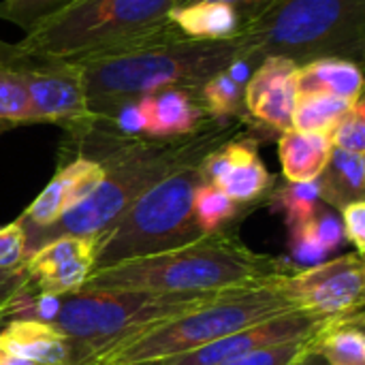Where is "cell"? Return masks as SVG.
I'll list each match as a JSON object with an SVG mask.
<instances>
[{
	"instance_id": "29",
	"label": "cell",
	"mask_w": 365,
	"mask_h": 365,
	"mask_svg": "<svg viewBox=\"0 0 365 365\" xmlns=\"http://www.w3.org/2000/svg\"><path fill=\"white\" fill-rule=\"evenodd\" d=\"M73 2L75 0H0V19L30 32Z\"/></svg>"
},
{
	"instance_id": "19",
	"label": "cell",
	"mask_w": 365,
	"mask_h": 365,
	"mask_svg": "<svg viewBox=\"0 0 365 365\" xmlns=\"http://www.w3.org/2000/svg\"><path fill=\"white\" fill-rule=\"evenodd\" d=\"M331 141L327 133H304L289 128L278 137V158L287 182H317L329 156Z\"/></svg>"
},
{
	"instance_id": "21",
	"label": "cell",
	"mask_w": 365,
	"mask_h": 365,
	"mask_svg": "<svg viewBox=\"0 0 365 365\" xmlns=\"http://www.w3.org/2000/svg\"><path fill=\"white\" fill-rule=\"evenodd\" d=\"M317 184L321 201L336 207L338 212L349 203L364 201L365 154H353L334 148Z\"/></svg>"
},
{
	"instance_id": "11",
	"label": "cell",
	"mask_w": 365,
	"mask_h": 365,
	"mask_svg": "<svg viewBox=\"0 0 365 365\" xmlns=\"http://www.w3.org/2000/svg\"><path fill=\"white\" fill-rule=\"evenodd\" d=\"M331 321L334 319L314 317L304 310H291V312L265 319L246 329H240L235 334H229V336H225L216 342H210L201 349H195L190 353L150 365H225L244 357V355L269 349V346L314 338Z\"/></svg>"
},
{
	"instance_id": "1",
	"label": "cell",
	"mask_w": 365,
	"mask_h": 365,
	"mask_svg": "<svg viewBox=\"0 0 365 365\" xmlns=\"http://www.w3.org/2000/svg\"><path fill=\"white\" fill-rule=\"evenodd\" d=\"M252 120L235 122H210L195 135L180 139H115L105 128L94 124L88 137L107 143V150L96 156L105 167V178L98 188L60 220L49 227L26 231L28 255L45 242L56 237H101L107 233L122 214L156 182L169 173L201 163L207 154L218 150L222 143L252 133Z\"/></svg>"
},
{
	"instance_id": "33",
	"label": "cell",
	"mask_w": 365,
	"mask_h": 365,
	"mask_svg": "<svg viewBox=\"0 0 365 365\" xmlns=\"http://www.w3.org/2000/svg\"><path fill=\"white\" fill-rule=\"evenodd\" d=\"M28 259L26 231L19 220L0 227V269H13Z\"/></svg>"
},
{
	"instance_id": "36",
	"label": "cell",
	"mask_w": 365,
	"mask_h": 365,
	"mask_svg": "<svg viewBox=\"0 0 365 365\" xmlns=\"http://www.w3.org/2000/svg\"><path fill=\"white\" fill-rule=\"evenodd\" d=\"M317 340V338H314ZM293 365H329L325 359H323V355L317 351V346H314V342L304 351V355L295 361Z\"/></svg>"
},
{
	"instance_id": "2",
	"label": "cell",
	"mask_w": 365,
	"mask_h": 365,
	"mask_svg": "<svg viewBox=\"0 0 365 365\" xmlns=\"http://www.w3.org/2000/svg\"><path fill=\"white\" fill-rule=\"evenodd\" d=\"M237 58H242L237 38H188L167 19L77 64L83 68L88 107L96 120H103L115 107L163 88H182L199 101L203 83Z\"/></svg>"
},
{
	"instance_id": "35",
	"label": "cell",
	"mask_w": 365,
	"mask_h": 365,
	"mask_svg": "<svg viewBox=\"0 0 365 365\" xmlns=\"http://www.w3.org/2000/svg\"><path fill=\"white\" fill-rule=\"evenodd\" d=\"M190 2H201V0H178L175 6H180V4H190ZM210 2H225V4H231L233 9H237V11L244 15V19H248V17H252L255 13H259L261 9H265L267 4H272L274 0H210Z\"/></svg>"
},
{
	"instance_id": "5",
	"label": "cell",
	"mask_w": 365,
	"mask_h": 365,
	"mask_svg": "<svg viewBox=\"0 0 365 365\" xmlns=\"http://www.w3.org/2000/svg\"><path fill=\"white\" fill-rule=\"evenodd\" d=\"M289 276L291 274H282L257 284L222 291L205 306L163 325H156L122 344H115L94 355L88 364H160L216 342L229 334L257 325L265 319L299 310L289 289Z\"/></svg>"
},
{
	"instance_id": "7",
	"label": "cell",
	"mask_w": 365,
	"mask_h": 365,
	"mask_svg": "<svg viewBox=\"0 0 365 365\" xmlns=\"http://www.w3.org/2000/svg\"><path fill=\"white\" fill-rule=\"evenodd\" d=\"M203 182L201 163H197L148 188L107 233L96 237V267L152 257L201 240L205 233L195 220L192 197Z\"/></svg>"
},
{
	"instance_id": "30",
	"label": "cell",
	"mask_w": 365,
	"mask_h": 365,
	"mask_svg": "<svg viewBox=\"0 0 365 365\" xmlns=\"http://www.w3.org/2000/svg\"><path fill=\"white\" fill-rule=\"evenodd\" d=\"M34 297V291L30 289V278L26 274V267H13V269H0V321L6 317H17Z\"/></svg>"
},
{
	"instance_id": "32",
	"label": "cell",
	"mask_w": 365,
	"mask_h": 365,
	"mask_svg": "<svg viewBox=\"0 0 365 365\" xmlns=\"http://www.w3.org/2000/svg\"><path fill=\"white\" fill-rule=\"evenodd\" d=\"M317 338V336H314ZM314 338L308 340H297V342H289V344H278V346H269L250 355H244L235 361H229L225 365H293L304 351L314 342Z\"/></svg>"
},
{
	"instance_id": "13",
	"label": "cell",
	"mask_w": 365,
	"mask_h": 365,
	"mask_svg": "<svg viewBox=\"0 0 365 365\" xmlns=\"http://www.w3.org/2000/svg\"><path fill=\"white\" fill-rule=\"evenodd\" d=\"M203 180L220 188L235 203H250L265 195L272 175L259 156V139L252 133L222 143L201 160Z\"/></svg>"
},
{
	"instance_id": "6",
	"label": "cell",
	"mask_w": 365,
	"mask_h": 365,
	"mask_svg": "<svg viewBox=\"0 0 365 365\" xmlns=\"http://www.w3.org/2000/svg\"><path fill=\"white\" fill-rule=\"evenodd\" d=\"M218 293L152 295L81 289L58 297V308L49 325L71 340L77 357L86 364L115 344L205 306Z\"/></svg>"
},
{
	"instance_id": "16",
	"label": "cell",
	"mask_w": 365,
	"mask_h": 365,
	"mask_svg": "<svg viewBox=\"0 0 365 365\" xmlns=\"http://www.w3.org/2000/svg\"><path fill=\"white\" fill-rule=\"evenodd\" d=\"M145 118V139L167 141L199 133L210 122L199 101L182 88H163L139 98Z\"/></svg>"
},
{
	"instance_id": "22",
	"label": "cell",
	"mask_w": 365,
	"mask_h": 365,
	"mask_svg": "<svg viewBox=\"0 0 365 365\" xmlns=\"http://www.w3.org/2000/svg\"><path fill=\"white\" fill-rule=\"evenodd\" d=\"M19 62V45L0 38V135L17 126L32 124L30 98L21 77Z\"/></svg>"
},
{
	"instance_id": "12",
	"label": "cell",
	"mask_w": 365,
	"mask_h": 365,
	"mask_svg": "<svg viewBox=\"0 0 365 365\" xmlns=\"http://www.w3.org/2000/svg\"><path fill=\"white\" fill-rule=\"evenodd\" d=\"M34 295L64 297L83 289L96 267V237L64 235L45 242L24 261Z\"/></svg>"
},
{
	"instance_id": "4",
	"label": "cell",
	"mask_w": 365,
	"mask_h": 365,
	"mask_svg": "<svg viewBox=\"0 0 365 365\" xmlns=\"http://www.w3.org/2000/svg\"><path fill=\"white\" fill-rule=\"evenodd\" d=\"M252 68L276 56L297 66L342 58L364 66L365 0H274L235 36Z\"/></svg>"
},
{
	"instance_id": "20",
	"label": "cell",
	"mask_w": 365,
	"mask_h": 365,
	"mask_svg": "<svg viewBox=\"0 0 365 365\" xmlns=\"http://www.w3.org/2000/svg\"><path fill=\"white\" fill-rule=\"evenodd\" d=\"M331 94L355 103L364 96L361 66L342 58H323L297 68V94Z\"/></svg>"
},
{
	"instance_id": "26",
	"label": "cell",
	"mask_w": 365,
	"mask_h": 365,
	"mask_svg": "<svg viewBox=\"0 0 365 365\" xmlns=\"http://www.w3.org/2000/svg\"><path fill=\"white\" fill-rule=\"evenodd\" d=\"M276 203L284 212L287 225L291 229V240H293L302 233V229L314 218V214L321 207L319 184L317 182H306V184L289 182L284 188L276 192Z\"/></svg>"
},
{
	"instance_id": "25",
	"label": "cell",
	"mask_w": 365,
	"mask_h": 365,
	"mask_svg": "<svg viewBox=\"0 0 365 365\" xmlns=\"http://www.w3.org/2000/svg\"><path fill=\"white\" fill-rule=\"evenodd\" d=\"M353 107V103L331 94H297L293 126L304 133H329Z\"/></svg>"
},
{
	"instance_id": "9",
	"label": "cell",
	"mask_w": 365,
	"mask_h": 365,
	"mask_svg": "<svg viewBox=\"0 0 365 365\" xmlns=\"http://www.w3.org/2000/svg\"><path fill=\"white\" fill-rule=\"evenodd\" d=\"M19 68L30 98L32 124H56L66 130L75 145L83 141L96 124V115L88 107L83 68L56 56L24 49Z\"/></svg>"
},
{
	"instance_id": "3",
	"label": "cell",
	"mask_w": 365,
	"mask_h": 365,
	"mask_svg": "<svg viewBox=\"0 0 365 365\" xmlns=\"http://www.w3.org/2000/svg\"><path fill=\"white\" fill-rule=\"evenodd\" d=\"M282 274L289 272L278 259L259 255L233 235L218 231L182 248L96 267L83 289L197 295L248 287Z\"/></svg>"
},
{
	"instance_id": "27",
	"label": "cell",
	"mask_w": 365,
	"mask_h": 365,
	"mask_svg": "<svg viewBox=\"0 0 365 365\" xmlns=\"http://www.w3.org/2000/svg\"><path fill=\"white\" fill-rule=\"evenodd\" d=\"M237 205L240 203L231 201L220 188L207 184V182H203L195 190V197H192V214H195L199 229L205 235L222 231V227L235 216Z\"/></svg>"
},
{
	"instance_id": "14",
	"label": "cell",
	"mask_w": 365,
	"mask_h": 365,
	"mask_svg": "<svg viewBox=\"0 0 365 365\" xmlns=\"http://www.w3.org/2000/svg\"><path fill=\"white\" fill-rule=\"evenodd\" d=\"M297 64L287 58H263L244 88V105L255 122L269 133H284L293 126L297 101Z\"/></svg>"
},
{
	"instance_id": "15",
	"label": "cell",
	"mask_w": 365,
	"mask_h": 365,
	"mask_svg": "<svg viewBox=\"0 0 365 365\" xmlns=\"http://www.w3.org/2000/svg\"><path fill=\"white\" fill-rule=\"evenodd\" d=\"M105 167L88 156H77L66 163L53 180L41 190L30 207L17 218L24 231H34L53 225L75 205L86 201L103 182Z\"/></svg>"
},
{
	"instance_id": "17",
	"label": "cell",
	"mask_w": 365,
	"mask_h": 365,
	"mask_svg": "<svg viewBox=\"0 0 365 365\" xmlns=\"http://www.w3.org/2000/svg\"><path fill=\"white\" fill-rule=\"evenodd\" d=\"M0 349L34 365H83L66 336L34 319L4 323L0 327Z\"/></svg>"
},
{
	"instance_id": "31",
	"label": "cell",
	"mask_w": 365,
	"mask_h": 365,
	"mask_svg": "<svg viewBox=\"0 0 365 365\" xmlns=\"http://www.w3.org/2000/svg\"><path fill=\"white\" fill-rule=\"evenodd\" d=\"M334 148L353 152V154H365V103L364 96L353 103L349 113L327 133Z\"/></svg>"
},
{
	"instance_id": "24",
	"label": "cell",
	"mask_w": 365,
	"mask_h": 365,
	"mask_svg": "<svg viewBox=\"0 0 365 365\" xmlns=\"http://www.w3.org/2000/svg\"><path fill=\"white\" fill-rule=\"evenodd\" d=\"M244 88L246 86L235 81L229 71H220L203 83L199 92V105L214 122L250 120L244 105Z\"/></svg>"
},
{
	"instance_id": "23",
	"label": "cell",
	"mask_w": 365,
	"mask_h": 365,
	"mask_svg": "<svg viewBox=\"0 0 365 365\" xmlns=\"http://www.w3.org/2000/svg\"><path fill=\"white\" fill-rule=\"evenodd\" d=\"M317 351L329 365H365L361 312L334 319L314 340Z\"/></svg>"
},
{
	"instance_id": "28",
	"label": "cell",
	"mask_w": 365,
	"mask_h": 365,
	"mask_svg": "<svg viewBox=\"0 0 365 365\" xmlns=\"http://www.w3.org/2000/svg\"><path fill=\"white\" fill-rule=\"evenodd\" d=\"M342 222L323 205L319 207V212L314 214V218L302 229V233L297 237H293V248L299 255H308V257H317V255H325L331 252L340 246L342 242Z\"/></svg>"
},
{
	"instance_id": "34",
	"label": "cell",
	"mask_w": 365,
	"mask_h": 365,
	"mask_svg": "<svg viewBox=\"0 0 365 365\" xmlns=\"http://www.w3.org/2000/svg\"><path fill=\"white\" fill-rule=\"evenodd\" d=\"M342 214V235L357 248V255L365 250V201L349 203L340 210Z\"/></svg>"
},
{
	"instance_id": "18",
	"label": "cell",
	"mask_w": 365,
	"mask_h": 365,
	"mask_svg": "<svg viewBox=\"0 0 365 365\" xmlns=\"http://www.w3.org/2000/svg\"><path fill=\"white\" fill-rule=\"evenodd\" d=\"M169 19L178 30L197 41H229L235 38L244 28V15L225 2H190L169 11Z\"/></svg>"
},
{
	"instance_id": "8",
	"label": "cell",
	"mask_w": 365,
	"mask_h": 365,
	"mask_svg": "<svg viewBox=\"0 0 365 365\" xmlns=\"http://www.w3.org/2000/svg\"><path fill=\"white\" fill-rule=\"evenodd\" d=\"M178 0H75L17 43L28 53H45L73 64L169 19Z\"/></svg>"
},
{
	"instance_id": "10",
	"label": "cell",
	"mask_w": 365,
	"mask_h": 365,
	"mask_svg": "<svg viewBox=\"0 0 365 365\" xmlns=\"http://www.w3.org/2000/svg\"><path fill=\"white\" fill-rule=\"evenodd\" d=\"M289 289L299 310L323 319L361 312L365 265L361 255H344L289 276Z\"/></svg>"
},
{
	"instance_id": "37",
	"label": "cell",
	"mask_w": 365,
	"mask_h": 365,
	"mask_svg": "<svg viewBox=\"0 0 365 365\" xmlns=\"http://www.w3.org/2000/svg\"><path fill=\"white\" fill-rule=\"evenodd\" d=\"M0 365H34V364H28V361H24V359H19V357H15V355L6 353L4 349H0ZM83 365H90V364H83Z\"/></svg>"
}]
</instances>
